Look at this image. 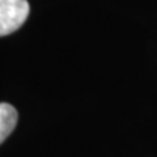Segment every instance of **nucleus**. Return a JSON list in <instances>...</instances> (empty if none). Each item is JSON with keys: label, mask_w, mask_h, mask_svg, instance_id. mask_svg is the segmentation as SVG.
Segmentation results:
<instances>
[{"label": "nucleus", "mask_w": 157, "mask_h": 157, "mask_svg": "<svg viewBox=\"0 0 157 157\" xmlns=\"http://www.w3.org/2000/svg\"><path fill=\"white\" fill-rule=\"evenodd\" d=\"M17 111L9 104H0V144L12 134L17 124Z\"/></svg>", "instance_id": "obj_2"}, {"label": "nucleus", "mask_w": 157, "mask_h": 157, "mask_svg": "<svg viewBox=\"0 0 157 157\" xmlns=\"http://www.w3.org/2000/svg\"><path fill=\"white\" fill-rule=\"evenodd\" d=\"M28 0H0V37L16 32L26 21Z\"/></svg>", "instance_id": "obj_1"}]
</instances>
